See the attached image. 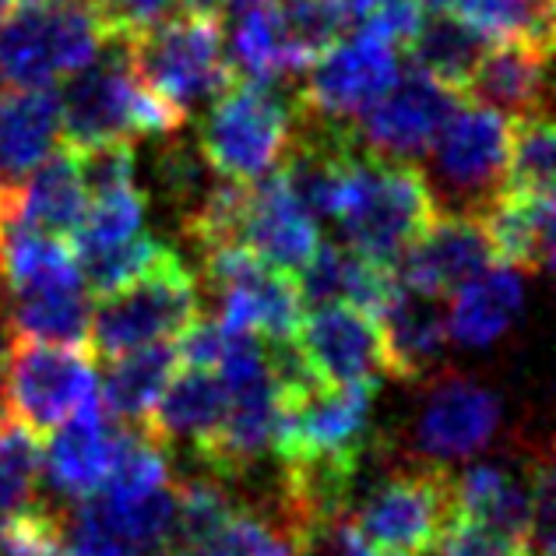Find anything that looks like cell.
<instances>
[{
	"label": "cell",
	"instance_id": "cell-1",
	"mask_svg": "<svg viewBox=\"0 0 556 556\" xmlns=\"http://www.w3.org/2000/svg\"><path fill=\"white\" fill-rule=\"evenodd\" d=\"M121 47L135 75L184 113L212 102L237 81V71L226 56L223 18L215 14L169 8L159 18L138 25L121 39Z\"/></svg>",
	"mask_w": 556,
	"mask_h": 556
},
{
	"label": "cell",
	"instance_id": "cell-2",
	"mask_svg": "<svg viewBox=\"0 0 556 556\" xmlns=\"http://www.w3.org/2000/svg\"><path fill=\"white\" fill-rule=\"evenodd\" d=\"M441 212L427 173L416 163H394L363 152L353 190L334 223L345 232V247L374 265L394 268Z\"/></svg>",
	"mask_w": 556,
	"mask_h": 556
},
{
	"label": "cell",
	"instance_id": "cell-3",
	"mask_svg": "<svg viewBox=\"0 0 556 556\" xmlns=\"http://www.w3.org/2000/svg\"><path fill=\"white\" fill-rule=\"evenodd\" d=\"M96 300L85 339L96 359H113L138 345L173 339L201 314L198 278L173 247H163V254L127 286Z\"/></svg>",
	"mask_w": 556,
	"mask_h": 556
},
{
	"label": "cell",
	"instance_id": "cell-4",
	"mask_svg": "<svg viewBox=\"0 0 556 556\" xmlns=\"http://www.w3.org/2000/svg\"><path fill=\"white\" fill-rule=\"evenodd\" d=\"M106 50L92 0L14 4L0 22V85H53Z\"/></svg>",
	"mask_w": 556,
	"mask_h": 556
},
{
	"label": "cell",
	"instance_id": "cell-5",
	"mask_svg": "<svg viewBox=\"0 0 556 556\" xmlns=\"http://www.w3.org/2000/svg\"><path fill=\"white\" fill-rule=\"evenodd\" d=\"M292 130V96L275 81L237 78L208 102L198 149L215 173L232 180H257L286 152Z\"/></svg>",
	"mask_w": 556,
	"mask_h": 556
},
{
	"label": "cell",
	"instance_id": "cell-6",
	"mask_svg": "<svg viewBox=\"0 0 556 556\" xmlns=\"http://www.w3.org/2000/svg\"><path fill=\"white\" fill-rule=\"evenodd\" d=\"M451 515H455V476L444 462L419 458L377 482L359 501L356 518L349 521L377 549L430 556L437 553Z\"/></svg>",
	"mask_w": 556,
	"mask_h": 556
},
{
	"label": "cell",
	"instance_id": "cell-7",
	"mask_svg": "<svg viewBox=\"0 0 556 556\" xmlns=\"http://www.w3.org/2000/svg\"><path fill=\"white\" fill-rule=\"evenodd\" d=\"M430 190L447 212L479 215L504 187L510 155V121L482 102H458L430 144Z\"/></svg>",
	"mask_w": 556,
	"mask_h": 556
},
{
	"label": "cell",
	"instance_id": "cell-8",
	"mask_svg": "<svg viewBox=\"0 0 556 556\" xmlns=\"http://www.w3.org/2000/svg\"><path fill=\"white\" fill-rule=\"evenodd\" d=\"M92 363L89 345L11 339L0 384L4 402L36 437H47L99 391Z\"/></svg>",
	"mask_w": 556,
	"mask_h": 556
},
{
	"label": "cell",
	"instance_id": "cell-9",
	"mask_svg": "<svg viewBox=\"0 0 556 556\" xmlns=\"http://www.w3.org/2000/svg\"><path fill=\"white\" fill-rule=\"evenodd\" d=\"M394 78H399L394 47L359 28L356 36H342L306 67V81H300L292 92V110L349 124L374 106L394 85Z\"/></svg>",
	"mask_w": 556,
	"mask_h": 556
},
{
	"label": "cell",
	"instance_id": "cell-10",
	"mask_svg": "<svg viewBox=\"0 0 556 556\" xmlns=\"http://www.w3.org/2000/svg\"><path fill=\"white\" fill-rule=\"evenodd\" d=\"M465 96L437 85L422 75L416 64L399 67L391 89L380 96L374 106L359 113L353 135L359 149L377 159H394V163H416L427 159L437 130Z\"/></svg>",
	"mask_w": 556,
	"mask_h": 556
},
{
	"label": "cell",
	"instance_id": "cell-11",
	"mask_svg": "<svg viewBox=\"0 0 556 556\" xmlns=\"http://www.w3.org/2000/svg\"><path fill=\"white\" fill-rule=\"evenodd\" d=\"M501 419V399L490 388L455 370H433L416 416L419 455L444 465L472 458L493 444Z\"/></svg>",
	"mask_w": 556,
	"mask_h": 556
},
{
	"label": "cell",
	"instance_id": "cell-12",
	"mask_svg": "<svg viewBox=\"0 0 556 556\" xmlns=\"http://www.w3.org/2000/svg\"><path fill=\"white\" fill-rule=\"evenodd\" d=\"M141 78L130 67L121 42H106L96 61L71 75V85L61 92V141L64 149L135 138V99Z\"/></svg>",
	"mask_w": 556,
	"mask_h": 556
},
{
	"label": "cell",
	"instance_id": "cell-13",
	"mask_svg": "<svg viewBox=\"0 0 556 556\" xmlns=\"http://www.w3.org/2000/svg\"><path fill=\"white\" fill-rule=\"evenodd\" d=\"M296 342L320 384H377L388 377L377 320L349 303L303 311Z\"/></svg>",
	"mask_w": 556,
	"mask_h": 556
},
{
	"label": "cell",
	"instance_id": "cell-14",
	"mask_svg": "<svg viewBox=\"0 0 556 556\" xmlns=\"http://www.w3.org/2000/svg\"><path fill=\"white\" fill-rule=\"evenodd\" d=\"M490 265H496V257L479 215L441 212L433 226L399 257L394 278L405 289L444 300Z\"/></svg>",
	"mask_w": 556,
	"mask_h": 556
},
{
	"label": "cell",
	"instance_id": "cell-15",
	"mask_svg": "<svg viewBox=\"0 0 556 556\" xmlns=\"http://www.w3.org/2000/svg\"><path fill=\"white\" fill-rule=\"evenodd\" d=\"M444 300L427 292L405 289L399 282L391 303L377 314L380 349H384V370L394 380H427L441 370L451 345V328Z\"/></svg>",
	"mask_w": 556,
	"mask_h": 556
},
{
	"label": "cell",
	"instance_id": "cell-16",
	"mask_svg": "<svg viewBox=\"0 0 556 556\" xmlns=\"http://www.w3.org/2000/svg\"><path fill=\"white\" fill-rule=\"evenodd\" d=\"M320 232L306 208L289 194L282 173L275 166L265 177L251 180V204H247L243 247L265 261V265L296 275L317 251Z\"/></svg>",
	"mask_w": 556,
	"mask_h": 556
},
{
	"label": "cell",
	"instance_id": "cell-17",
	"mask_svg": "<svg viewBox=\"0 0 556 556\" xmlns=\"http://www.w3.org/2000/svg\"><path fill=\"white\" fill-rule=\"evenodd\" d=\"M113 430L116 419L102 408L99 391L71 419L47 433V451H42V468L61 493L92 496L102 490L113 458Z\"/></svg>",
	"mask_w": 556,
	"mask_h": 556
},
{
	"label": "cell",
	"instance_id": "cell-18",
	"mask_svg": "<svg viewBox=\"0 0 556 556\" xmlns=\"http://www.w3.org/2000/svg\"><path fill=\"white\" fill-rule=\"evenodd\" d=\"M61 138L53 85H0V180L22 184Z\"/></svg>",
	"mask_w": 556,
	"mask_h": 556
},
{
	"label": "cell",
	"instance_id": "cell-19",
	"mask_svg": "<svg viewBox=\"0 0 556 556\" xmlns=\"http://www.w3.org/2000/svg\"><path fill=\"white\" fill-rule=\"evenodd\" d=\"M479 223L486 229L496 265L521 271H546L553 261V190L525 194L501 187L482 204Z\"/></svg>",
	"mask_w": 556,
	"mask_h": 556
},
{
	"label": "cell",
	"instance_id": "cell-20",
	"mask_svg": "<svg viewBox=\"0 0 556 556\" xmlns=\"http://www.w3.org/2000/svg\"><path fill=\"white\" fill-rule=\"evenodd\" d=\"M229 391L218 370H198V367H177L169 384L155 399V405L138 419L144 430L163 447L187 444L194 451L218 430L226 416Z\"/></svg>",
	"mask_w": 556,
	"mask_h": 556
},
{
	"label": "cell",
	"instance_id": "cell-21",
	"mask_svg": "<svg viewBox=\"0 0 556 556\" xmlns=\"http://www.w3.org/2000/svg\"><path fill=\"white\" fill-rule=\"evenodd\" d=\"M4 320L11 339L85 345L92 320V292L85 289L81 275L14 289L4 300Z\"/></svg>",
	"mask_w": 556,
	"mask_h": 556
},
{
	"label": "cell",
	"instance_id": "cell-22",
	"mask_svg": "<svg viewBox=\"0 0 556 556\" xmlns=\"http://www.w3.org/2000/svg\"><path fill=\"white\" fill-rule=\"evenodd\" d=\"M549 53L553 50L532 47V42H493L482 53L465 96H476L482 106H493L510 116L549 110Z\"/></svg>",
	"mask_w": 556,
	"mask_h": 556
},
{
	"label": "cell",
	"instance_id": "cell-23",
	"mask_svg": "<svg viewBox=\"0 0 556 556\" xmlns=\"http://www.w3.org/2000/svg\"><path fill=\"white\" fill-rule=\"evenodd\" d=\"M85 208H89V190L78 177L75 155L64 144L18 184V223L47 232V237H61L71 243Z\"/></svg>",
	"mask_w": 556,
	"mask_h": 556
},
{
	"label": "cell",
	"instance_id": "cell-24",
	"mask_svg": "<svg viewBox=\"0 0 556 556\" xmlns=\"http://www.w3.org/2000/svg\"><path fill=\"white\" fill-rule=\"evenodd\" d=\"M455 306L447 314L451 339L468 349L493 345L501 334L515 325L521 314V278L507 265H490L476 278H468L462 289L451 292Z\"/></svg>",
	"mask_w": 556,
	"mask_h": 556
},
{
	"label": "cell",
	"instance_id": "cell-25",
	"mask_svg": "<svg viewBox=\"0 0 556 556\" xmlns=\"http://www.w3.org/2000/svg\"><path fill=\"white\" fill-rule=\"evenodd\" d=\"M106 377H102V408L116 422H138L155 405V399L177 374V345L169 339L138 345L130 353L106 359Z\"/></svg>",
	"mask_w": 556,
	"mask_h": 556
},
{
	"label": "cell",
	"instance_id": "cell-26",
	"mask_svg": "<svg viewBox=\"0 0 556 556\" xmlns=\"http://www.w3.org/2000/svg\"><path fill=\"white\" fill-rule=\"evenodd\" d=\"M486 47L490 42L472 25H465L458 14L433 11V18H422L419 33L405 50L408 64H416L422 75H430L437 85L465 96Z\"/></svg>",
	"mask_w": 556,
	"mask_h": 556
},
{
	"label": "cell",
	"instance_id": "cell-27",
	"mask_svg": "<svg viewBox=\"0 0 556 556\" xmlns=\"http://www.w3.org/2000/svg\"><path fill=\"white\" fill-rule=\"evenodd\" d=\"M455 510L515 539H529V482L515 479L496 465H476L455 476Z\"/></svg>",
	"mask_w": 556,
	"mask_h": 556
},
{
	"label": "cell",
	"instance_id": "cell-28",
	"mask_svg": "<svg viewBox=\"0 0 556 556\" xmlns=\"http://www.w3.org/2000/svg\"><path fill=\"white\" fill-rule=\"evenodd\" d=\"M486 42H532L553 50V0H451Z\"/></svg>",
	"mask_w": 556,
	"mask_h": 556
},
{
	"label": "cell",
	"instance_id": "cell-29",
	"mask_svg": "<svg viewBox=\"0 0 556 556\" xmlns=\"http://www.w3.org/2000/svg\"><path fill=\"white\" fill-rule=\"evenodd\" d=\"M271 8L300 75L349 28L345 0H271Z\"/></svg>",
	"mask_w": 556,
	"mask_h": 556
},
{
	"label": "cell",
	"instance_id": "cell-30",
	"mask_svg": "<svg viewBox=\"0 0 556 556\" xmlns=\"http://www.w3.org/2000/svg\"><path fill=\"white\" fill-rule=\"evenodd\" d=\"M39 437L0 399V518L18 515L39 501Z\"/></svg>",
	"mask_w": 556,
	"mask_h": 556
},
{
	"label": "cell",
	"instance_id": "cell-31",
	"mask_svg": "<svg viewBox=\"0 0 556 556\" xmlns=\"http://www.w3.org/2000/svg\"><path fill=\"white\" fill-rule=\"evenodd\" d=\"M556 135L549 124V110H535L525 116H510V155L504 187L525 190V194H546L553 190L556 169Z\"/></svg>",
	"mask_w": 556,
	"mask_h": 556
},
{
	"label": "cell",
	"instance_id": "cell-32",
	"mask_svg": "<svg viewBox=\"0 0 556 556\" xmlns=\"http://www.w3.org/2000/svg\"><path fill=\"white\" fill-rule=\"evenodd\" d=\"M78 261L81 282L92 296H106V292L127 286L130 278H138L152 261L163 254V243L149 232H138L124 243H110V247H71Z\"/></svg>",
	"mask_w": 556,
	"mask_h": 556
},
{
	"label": "cell",
	"instance_id": "cell-33",
	"mask_svg": "<svg viewBox=\"0 0 556 556\" xmlns=\"http://www.w3.org/2000/svg\"><path fill=\"white\" fill-rule=\"evenodd\" d=\"M144 212H149V198L135 184L96 194L89 198V208L81 215L78 232L71 237V247H110L138 237L144 229Z\"/></svg>",
	"mask_w": 556,
	"mask_h": 556
},
{
	"label": "cell",
	"instance_id": "cell-34",
	"mask_svg": "<svg viewBox=\"0 0 556 556\" xmlns=\"http://www.w3.org/2000/svg\"><path fill=\"white\" fill-rule=\"evenodd\" d=\"M215 180H218V173L208 166V159L201 155V149L177 141L173 135L166 138L163 152L155 155V184L180 215L194 208V204L212 190Z\"/></svg>",
	"mask_w": 556,
	"mask_h": 556
},
{
	"label": "cell",
	"instance_id": "cell-35",
	"mask_svg": "<svg viewBox=\"0 0 556 556\" xmlns=\"http://www.w3.org/2000/svg\"><path fill=\"white\" fill-rule=\"evenodd\" d=\"M64 549V510L33 504L0 518V556H56Z\"/></svg>",
	"mask_w": 556,
	"mask_h": 556
},
{
	"label": "cell",
	"instance_id": "cell-36",
	"mask_svg": "<svg viewBox=\"0 0 556 556\" xmlns=\"http://www.w3.org/2000/svg\"><path fill=\"white\" fill-rule=\"evenodd\" d=\"M71 155H75L78 177L89 190V198L135 184V141L130 138L92 141L81 144V149H71Z\"/></svg>",
	"mask_w": 556,
	"mask_h": 556
},
{
	"label": "cell",
	"instance_id": "cell-37",
	"mask_svg": "<svg viewBox=\"0 0 556 556\" xmlns=\"http://www.w3.org/2000/svg\"><path fill=\"white\" fill-rule=\"evenodd\" d=\"M441 556H532L525 539H515L501 529H493L486 521H476L455 510L451 521L444 525L441 543H437Z\"/></svg>",
	"mask_w": 556,
	"mask_h": 556
},
{
	"label": "cell",
	"instance_id": "cell-38",
	"mask_svg": "<svg viewBox=\"0 0 556 556\" xmlns=\"http://www.w3.org/2000/svg\"><path fill=\"white\" fill-rule=\"evenodd\" d=\"M529 549L532 556H553V539H556V476L549 451H539L529 465Z\"/></svg>",
	"mask_w": 556,
	"mask_h": 556
},
{
	"label": "cell",
	"instance_id": "cell-39",
	"mask_svg": "<svg viewBox=\"0 0 556 556\" xmlns=\"http://www.w3.org/2000/svg\"><path fill=\"white\" fill-rule=\"evenodd\" d=\"M422 18H427V11H422L416 0H377L367 11V18L359 22V28L380 36L384 42H391V47H408L413 36L419 33Z\"/></svg>",
	"mask_w": 556,
	"mask_h": 556
},
{
	"label": "cell",
	"instance_id": "cell-40",
	"mask_svg": "<svg viewBox=\"0 0 556 556\" xmlns=\"http://www.w3.org/2000/svg\"><path fill=\"white\" fill-rule=\"evenodd\" d=\"M177 359L180 367H198V370H218L226 349V328L218 325V317H194L190 325L177 334Z\"/></svg>",
	"mask_w": 556,
	"mask_h": 556
},
{
	"label": "cell",
	"instance_id": "cell-41",
	"mask_svg": "<svg viewBox=\"0 0 556 556\" xmlns=\"http://www.w3.org/2000/svg\"><path fill=\"white\" fill-rule=\"evenodd\" d=\"M169 4L173 0H92V8L102 22V33H106V42L127 39L138 25L169 11Z\"/></svg>",
	"mask_w": 556,
	"mask_h": 556
},
{
	"label": "cell",
	"instance_id": "cell-42",
	"mask_svg": "<svg viewBox=\"0 0 556 556\" xmlns=\"http://www.w3.org/2000/svg\"><path fill=\"white\" fill-rule=\"evenodd\" d=\"M339 525H342V521H339ZM339 525H331V529L311 535V539H306V543H303L296 553H292V556H345L342 539H339Z\"/></svg>",
	"mask_w": 556,
	"mask_h": 556
},
{
	"label": "cell",
	"instance_id": "cell-43",
	"mask_svg": "<svg viewBox=\"0 0 556 556\" xmlns=\"http://www.w3.org/2000/svg\"><path fill=\"white\" fill-rule=\"evenodd\" d=\"M8 320H4V300H0V384H4V363H8Z\"/></svg>",
	"mask_w": 556,
	"mask_h": 556
},
{
	"label": "cell",
	"instance_id": "cell-44",
	"mask_svg": "<svg viewBox=\"0 0 556 556\" xmlns=\"http://www.w3.org/2000/svg\"><path fill=\"white\" fill-rule=\"evenodd\" d=\"M416 4L427 11V14H433V11H444V8H451V0H416Z\"/></svg>",
	"mask_w": 556,
	"mask_h": 556
},
{
	"label": "cell",
	"instance_id": "cell-45",
	"mask_svg": "<svg viewBox=\"0 0 556 556\" xmlns=\"http://www.w3.org/2000/svg\"><path fill=\"white\" fill-rule=\"evenodd\" d=\"M14 4H53V0H14Z\"/></svg>",
	"mask_w": 556,
	"mask_h": 556
}]
</instances>
